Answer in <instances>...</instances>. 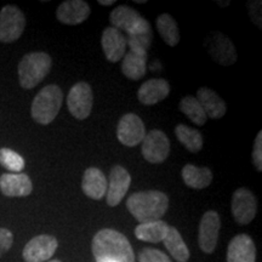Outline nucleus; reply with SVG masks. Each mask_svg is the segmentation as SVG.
<instances>
[{
    "label": "nucleus",
    "mask_w": 262,
    "mask_h": 262,
    "mask_svg": "<svg viewBox=\"0 0 262 262\" xmlns=\"http://www.w3.org/2000/svg\"><path fill=\"white\" fill-rule=\"evenodd\" d=\"M111 27L125 33L126 42L131 51L146 52L153 40V31L149 22L135 9L119 5L110 15Z\"/></svg>",
    "instance_id": "f257e3e1"
},
{
    "label": "nucleus",
    "mask_w": 262,
    "mask_h": 262,
    "mask_svg": "<svg viewBox=\"0 0 262 262\" xmlns=\"http://www.w3.org/2000/svg\"><path fill=\"white\" fill-rule=\"evenodd\" d=\"M91 249L96 262H135V254L129 239L112 228L98 231Z\"/></svg>",
    "instance_id": "f03ea898"
},
{
    "label": "nucleus",
    "mask_w": 262,
    "mask_h": 262,
    "mask_svg": "<svg viewBox=\"0 0 262 262\" xmlns=\"http://www.w3.org/2000/svg\"><path fill=\"white\" fill-rule=\"evenodd\" d=\"M169 208V196L160 191L133 193L126 201V209L140 224L159 221Z\"/></svg>",
    "instance_id": "7ed1b4c3"
},
{
    "label": "nucleus",
    "mask_w": 262,
    "mask_h": 262,
    "mask_svg": "<svg viewBox=\"0 0 262 262\" xmlns=\"http://www.w3.org/2000/svg\"><path fill=\"white\" fill-rule=\"evenodd\" d=\"M63 103V93L58 85H47L39 91L31 106V116L34 122L48 125L54 122Z\"/></svg>",
    "instance_id": "20e7f679"
},
{
    "label": "nucleus",
    "mask_w": 262,
    "mask_h": 262,
    "mask_svg": "<svg viewBox=\"0 0 262 262\" xmlns=\"http://www.w3.org/2000/svg\"><path fill=\"white\" fill-rule=\"evenodd\" d=\"M52 60L47 52H29L18 63L19 85L26 90H31L44 80L51 70Z\"/></svg>",
    "instance_id": "39448f33"
},
{
    "label": "nucleus",
    "mask_w": 262,
    "mask_h": 262,
    "mask_svg": "<svg viewBox=\"0 0 262 262\" xmlns=\"http://www.w3.org/2000/svg\"><path fill=\"white\" fill-rule=\"evenodd\" d=\"M205 48L212 60L220 66L228 67L238 60L234 44L222 32H211L206 35Z\"/></svg>",
    "instance_id": "423d86ee"
},
{
    "label": "nucleus",
    "mask_w": 262,
    "mask_h": 262,
    "mask_svg": "<svg viewBox=\"0 0 262 262\" xmlns=\"http://www.w3.org/2000/svg\"><path fill=\"white\" fill-rule=\"evenodd\" d=\"M26 28L24 12L15 5H5L0 10V41L10 44L19 39Z\"/></svg>",
    "instance_id": "0eeeda50"
},
{
    "label": "nucleus",
    "mask_w": 262,
    "mask_h": 262,
    "mask_svg": "<svg viewBox=\"0 0 262 262\" xmlns=\"http://www.w3.org/2000/svg\"><path fill=\"white\" fill-rule=\"evenodd\" d=\"M94 106L93 89L86 81H79L71 88L67 96V107L70 113L78 120L89 118Z\"/></svg>",
    "instance_id": "6e6552de"
},
{
    "label": "nucleus",
    "mask_w": 262,
    "mask_h": 262,
    "mask_svg": "<svg viewBox=\"0 0 262 262\" xmlns=\"http://www.w3.org/2000/svg\"><path fill=\"white\" fill-rule=\"evenodd\" d=\"M142 156L150 164H162L170 153V141L162 130L155 129L146 134L142 141Z\"/></svg>",
    "instance_id": "1a4fd4ad"
},
{
    "label": "nucleus",
    "mask_w": 262,
    "mask_h": 262,
    "mask_svg": "<svg viewBox=\"0 0 262 262\" xmlns=\"http://www.w3.org/2000/svg\"><path fill=\"white\" fill-rule=\"evenodd\" d=\"M146 127L142 119L135 113H126L120 118L117 126V137L126 147H135L146 136Z\"/></svg>",
    "instance_id": "9d476101"
},
{
    "label": "nucleus",
    "mask_w": 262,
    "mask_h": 262,
    "mask_svg": "<svg viewBox=\"0 0 262 262\" xmlns=\"http://www.w3.org/2000/svg\"><path fill=\"white\" fill-rule=\"evenodd\" d=\"M232 215L239 225H249L257 212V202L254 193L248 188L235 189L232 195Z\"/></svg>",
    "instance_id": "9b49d317"
},
{
    "label": "nucleus",
    "mask_w": 262,
    "mask_h": 262,
    "mask_svg": "<svg viewBox=\"0 0 262 262\" xmlns=\"http://www.w3.org/2000/svg\"><path fill=\"white\" fill-rule=\"evenodd\" d=\"M221 228L220 215L214 210L206 211L199 224L198 244L203 253L212 254L219 242Z\"/></svg>",
    "instance_id": "f8f14e48"
},
{
    "label": "nucleus",
    "mask_w": 262,
    "mask_h": 262,
    "mask_svg": "<svg viewBox=\"0 0 262 262\" xmlns=\"http://www.w3.org/2000/svg\"><path fill=\"white\" fill-rule=\"evenodd\" d=\"M57 247L58 242L54 235L40 234L26 244L22 256L26 262H45L54 256Z\"/></svg>",
    "instance_id": "ddd939ff"
},
{
    "label": "nucleus",
    "mask_w": 262,
    "mask_h": 262,
    "mask_svg": "<svg viewBox=\"0 0 262 262\" xmlns=\"http://www.w3.org/2000/svg\"><path fill=\"white\" fill-rule=\"evenodd\" d=\"M106 201L110 206L119 205L124 196L129 191L131 176L129 171L122 165H114L110 172V179L107 180Z\"/></svg>",
    "instance_id": "4468645a"
},
{
    "label": "nucleus",
    "mask_w": 262,
    "mask_h": 262,
    "mask_svg": "<svg viewBox=\"0 0 262 262\" xmlns=\"http://www.w3.org/2000/svg\"><path fill=\"white\" fill-rule=\"evenodd\" d=\"M91 15L90 5L84 0H66L56 10V17L61 24L77 26L86 21Z\"/></svg>",
    "instance_id": "2eb2a0df"
},
{
    "label": "nucleus",
    "mask_w": 262,
    "mask_h": 262,
    "mask_svg": "<svg viewBox=\"0 0 262 262\" xmlns=\"http://www.w3.org/2000/svg\"><path fill=\"white\" fill-rule=\"evenodd\" d=\"M101 45H102L104 56L112 63L119 62L126 54L127 42L125 34L113 27L104 29L101 37Z\"/></svg>",
    "instance_id": "dca6fc26"
},
{
    "label": "nucleus",
    "mask_w": 262,
    "mask_h": 262,
    "mask_svg": "<svg viewBox=\"0 0 262 262\" xmlns=\"http://www.w3.org/2000/svg\"><path fill=\"white\" fill-rule=\"evenodd\" d=\"M0 191L5 196L19 198L27 196L33 191L32 180L27 173H3L0 176Z\"/></svg>",
    "instance_id": "f3484780"
},
{
    "label": "nucleus",
    "mask_w": 262,
    "mask_h": 262,
    "mask_svg": "<svg viewBox=\"0 0 262 262\" xmlns=\"http://www.w3.org/2000/svg\"><path fill=\"white\" fill-rule=\"evenodd\" d=\"M256 247L250 235L238 234L229 242L227 248V262H255Z\"/></svg>",
    "instance_id": "a211bd4d"
},
{
    "label": "nucleus",
    "mask_w": 262,
    "mask_h": 262,
    "mask_svg": "<svg viewBox=\"0 0 262 262\" xmlns=\"http://www.w3.org/2000/svg\"><path fill=\"white\" fill-rule=\"evenodd\" d=\"M170 94V84L162 78H155L143 83L137 91V98L145 106H153L165 100Z\"/></svg>",
    "instance_id": "6ab92c4d"
},
{
    "label": "nucleus",
    "mask_w": 262,
    "mask_h": 262,
    "mask_svg": "<svg viewBox=\"0 0 262 262\" xmlns=\"http://www.w3.org/2000/svg\"><path fill=\"white\" fill-rule=\"evenodd\" d=\"M107 179L102 170L95 166L85 170L81 180V189L84 194L94 201H101L107 192Z\"/></svg>",
    "instance_id": "aec40b11"
},
{
    "label": "nucleus",
    "mask_w": 262,
    "mask_h": 262,
    "mask_svg": "<svg viewBox=\"0 0 262 262\" xmlns=\"http://www.w3.org/2000/svg\"><path fill=\"white\" fill-rule=\"evenodd\" d=\"M196 100L202 104L206 117L211 119H221L227 112V106L222 98L209 88H199L196 91Z\"/></svg>",
    "instance_id": "412c9836"
},
{
    "label": "nucleus",
    "mask_w": 262,
    "mask_h": 262,
    "mask_svg": "<svg viewBox=\"0 0 262 262\" xmlns=\"http://www.w3.org/2000/svg\"><path fill=\"white\" fill-rule=\"evenodd\" d=\"M183 182L186 186L193 189H204L211 185L212 172L208 166H198L193 164H187L182 168L181 171Z\"/></svg>",
    "instance_id": "4be33fe9"
},
{
    "label": "nucleus",
    "mask_w": 262,
    "mask_h": 262,
    "mask_svg": "<svg viewBox=\"0 0 262 262\" xmlns=\"http://www.w3.org/2000/svg\"><path fill=\"white\" fill-rule=\"evenodd\" d=\"M147 71V54L146 52L129 51L124 55L122 62V72L127 79L140 80L145 77Z\"/></svg>",
    "instance_id": "5701e85b"
},
{
    "label": "nucleus",
    "mask_w": 262,
    "mask_h": 262,
    "mask_svg": "<svg viewBox=\"0 0 262 262\" xmlns=\"http://www.w3.org/2000/svg\"><path fill=\"white\" fill-rule=\"evenodd\" d=\"M169 231V225L165 221H153L140 224L135 228V235L137 239L148 243H159L163 242Z\"/></svg>",
    "instance_id": "b1692460"
},
{
    "label": "nucleus",
    "mask_w": 262,
    "mask_h": 262,
    "mask_svg": "<svg viewBox=\"0 0 262 262\" xmlns=\"http://www.w3.org/2000/svg\"><path fill=\"white\" fill-rule=\"evenodd\" d=\"M166 250L169 251L172 258L178 262H187L189 260V250L183 241L180 232L172 226H169V231L163 241Z\"/></svg>",
    "instance_id": "393cba45"
},
{
    "label": "nucleus",
    "mask_w": 262,
    "mask_h": 262,
    "mask_svg": "<svg viewBox=\"0 0 262 262\" xmlns=\"http://www.w3.org/2000/svg\"><path fill=\"white\" fill-rule=\"evenodd\" d=\"M157 29H158L160 37L166 45L176 47L180 42V31L178 22L170 14H162L157 17L156 21Z\"/></svg>",
    "instance_id": "a878e982"
},
{
    "label": "nucleus",
    "mask_w": 262,
    "mask_h": 262,
    "mask_svg": "<svg viewBox=\"0 0 262 262\" xmlns=\"http://www.w3.org/2000/svg\"><path fill=\"white\" fill-rule=\"evenodd\" d=\"M175 135L180 142L191 153H198L203 148V136L198 130L185 124H179L175 127Z\"/></svg>",
    "instance_id": "bb28decb"
},
{
    "label": "nucleus",
    "mask_w": 262,
    "mask_h": 262,
    "mask_svg": "<svg viewBox=\"0 0 262 262\" xmlns=\"http://www.w3.org/2000/svg\"><path fill=\"white\" fill-rule=\"evenodd\" d=\"M180 111L185 114L186 117L191 120L192 123H194L195 125L203 126L208 120V117L203 110L202 104L199 103V101L196 100L194 96H185L180 101Z\"/></svg>",
    "instance_id": "cd10ccee"
},
{
    "label": "nucleus",
    "mask_w": 262,
    "mask_h": 262,
    "mask_svg": "<svg viewBox=\"0 0 262 262\" xmlns=\"http://www.w3.org/2000/svg\"><path fill=\"white\" fill-rule=\"evenodd\" d=\"M0 165L11 173H18L25 169L24 157L10 148H0Z\"/></svg>",
    "instance_id": "c85d7f7f"
},
{
    "label": "nucleus",
    "mask_w": 262,
    "mask_h": 262,
    "mask_svg": "<svg viewBox=\"0 0 262 262\" xmlns=\"http://www.w3.org/2000/svg\"><path fill=\"white\" fill-rule=\"evenodd\" d=\"M139 262H171L163 251L152 248H143L139 255Z\"/></svg>",
    "instance_id": "c756f323"
},
{
    "label": "nucleus",
    "mask_w": 262,
    "mask_h": 262,
    "mask_svg": "<svg viewBox=\"0 0 262 262\" xmlns=\"http://www.w3.org/2000/svg\"><path fill=\"white\" fill-rule=\"evenodd\" d=\"M14 243V234L8 228H0V257L11 249Z\"/></svg>",
    "instance_id": "7c9ffc66"
},
{
    "label": "nucleus",
    "mask_w": 262,
    "mask_h": 262,
    "mask_svg": "<svg viewBox=\"0 0 262 262\" xmlns=\"http://www.w3.org/2000/svg\"><path fill=\"white\" fill-rule=\"evenodd\" d=\"M253 163L258 172L262 171V133L257 134L253 148Z\"/></svg>",
    "instance_id": "2f4dec72"
},
{
    "label": "nucleus",
    "mask_w": 262,
    "mask_h": 262,
    "mask_svg": "<svg viewBox=\"0 0 262 262\" xmlns=\"http://www.w3.org/2000/svg\"><path fill=\"white\" fill-rule=\"evenodd\" d=\"M261 5L262 3L258 0V2H249L248 3V9L249 14H250L251 19L254 21V24L257 26L258 28L261 29Z\"/></svg>",
    "instance_id": "473e14b6"
},
{
    "label": "nucleus",
    "mask_w": 262,
    "mask_h": 262,
    "mask_svg": "<svg viewBox=\"0 0 262 262\" xmlns=\"http://www.w3.org/2000/svg\"><path fill=\"white\" fill-rule=\"evenodd\" d=\"M98 4L103 6H111L116 4V2H114V0H98Z\"/></svg>",
    "instance_id": "72a5a7b5"
},
{
    "label": "nucleus",
    "mask_w": 262,
    "mask_h": 262,
    "mask_svg": "<svg viewBox=\"0 0 262 262\" xmlns=\"http://www.w3.org/2000/svg\"><path fill=\"white\" fill-rule=\"evenodd\" d=\"M217 4L220 5V6H222V8H225V6L229 5V2H217Z\"/></svg>",
    "instance_id": "f704fd0d"
},
{
    "label": "nucleus",
    "mask_w": 262,
    "mask_h": 262,
    "mask_svg": "<svg viewBox=\"0 0 262 262\" xmlns=\"http://www.w3.org/2000/svg\"><path fill=\"white\" fill-rule=\"evenodd\" d=\"M135 3H137V4H146V0H135Z\"/></svg>",
    "instance_id": "c9c22d12"
},
{
    "label": "nucleus",
    "mask_w": 262,
    "mask_h": 262,
    "mask_svg": "<svg viewBox=\"0 0 262 262\" xmlns=\"http://www.w3.org/2000/svg\"><path fill=\"white\" fill-rule=\"evenodd\" d=\"M48 262H61L60 260H50V261H48Z\"/></svg>",
    "instance_id": "e433bc0d"
}]
</instances>
